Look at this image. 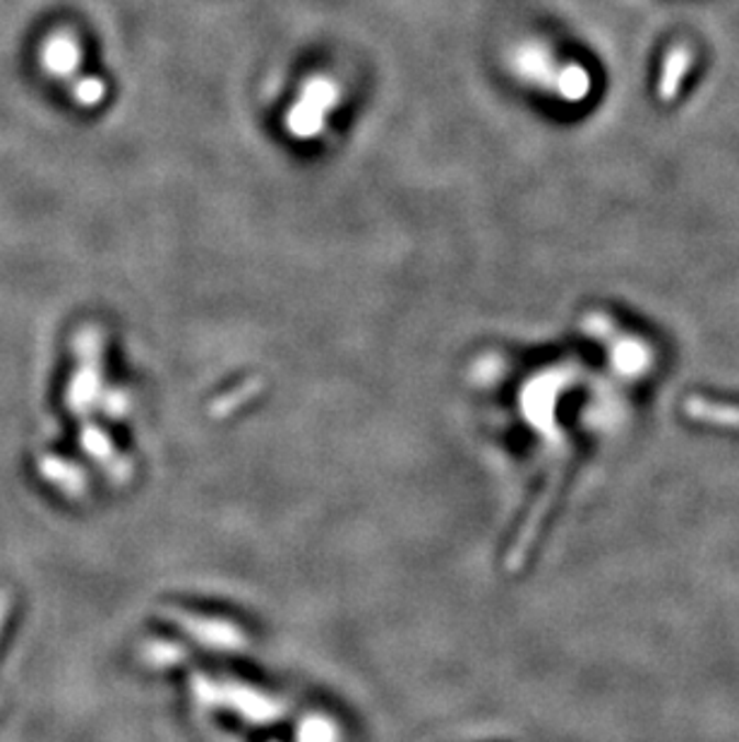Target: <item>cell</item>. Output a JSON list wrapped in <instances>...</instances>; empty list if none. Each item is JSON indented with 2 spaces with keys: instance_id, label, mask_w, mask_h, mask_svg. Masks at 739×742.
I'll list each match as a JSON object with an SVG mask.
<instances>
[{
  "instance_id": "cell-1",
  "label": "cell",
  "mask_w": 739,
  "mask_h": 742,
  "mask_svg": "<svg viewBox=\"0 0 739 742\" xmlns=\"http://www.w3.org/2000/svg\"><path fill=\"white\" fill-rule=\"evenodd\" d=\"M514 70L524 77V80L534 82L536 87L552 89L557 87V77H560L562 65H557L548 48L538 44H530L518 48L514 54Z\"/></svg>"
},
{
  "instance_id": "cell-2",
  "label": "cell",
  "mask_w": 739,
  "mask_h": 742,
  "mask_svg": "<svg viewBox=\"0 0 739 742\" xmlns=\"http://www.w3.org/2000/svg\"><path fill=\"white\" fill-rule=\"evenodd\" d=\"M298 101H303L307 103L310 109H315L320 113L327 115V111L334 107L336 101H339V85H336L334 80H329V77H313V80H307L301 89V99Z\"/></svg>"
},
{
  "instance_id": "cell-3",
  "label": "cell",
  "mask_w": 739,
  "mask_h": 742,
  "mask_svg": "<svg viewBox=\"0 0 739 742\" xmlns=\"http://www.w3.org/2000/svg\"><path fill=\"white\" fill-rule=\"evenodd\" d=\"M555 92L564 101H581L591 92V75L586 68H581L576 63L562 65L560 77H557Z\"/></svg>"
}]
</instances>
